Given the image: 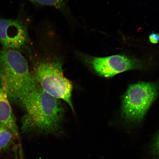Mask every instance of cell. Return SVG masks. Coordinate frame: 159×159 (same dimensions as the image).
Listing matches in <instances>:
<instances>
[{"label":"cell","instance_id":"obj_1","mask_svg":"<svg viewBox=\"0 0 159 159\" xmlns=\"http://www.w3.org/2000/svg\"><path fill=\"white\" fill-rule=\"evenodd\" d=\"M0 87L10 102L25 111L34 102L41 89L20 51L3 47L0 48Z\"/></svg>","mask_w":159,"mask_h":159},{"label":"cell","instance_id":"obj_2","mask_svg":"<svg viewBox=\"0 0 159 159\" xmlns=\"http://www.w3.org/2000/svg\"><path fill=\"white\" fill-rule=\"evenodd\" d=\"M65 109L61 101L41 89L34 102L22 119L23 132L59 134Z\"/></svg>","mask_w":159,"mask_h":159},{"label":"cell","instance_id":"obj_3","mask_svg":"<svg viewBox=\"0 0 159 159\" xmlns=\"http://www.w3.org/2000/svg\"><path fill=\"white\" fill-rule=\"evenodd\" d=\"M62 61L59 59H45L37 61L33 74L42 89L68 104L73 111L71 100L73 85L63 74Z\"/></svg>","mask_w":159,"mask_h":159},{"label":"cell","instance_id":"obj_4","mask_svg":"<svg viewBox=\"0 0 159 159\" xmlns=\"http://www.w3.org/2000/svg\"><path fill=\"white\" fill-rule=\"evenodd\" d=\"M156 83L141 82L129 86L122 99V116L127 122H140L157 97Z\"/></svg>","mask_w":159,"mask_h":159},{"label":"cell","instance_id":"obj_5","mask_svg":"<svg viewBox=\"0 0 159 159\" xmlns=\"http://www.w3.org/2000/svg\"><path fill=\"white\" fill-rule=\"evenodd\" d=\"M89 65L97 74L106 78L125 71L144 68V61L124 55L105 57H88Z\"/></svg>","mask_w":159,"mask_h":159},{"label":"cell","instance_id":"obj_6","mask_svg":"<svg viewBox=\"0 0 159 159\" xmlns=\"http://www.w3.org/2000/svg\"><path fill=\"white\" fill-rule=\"evenodd\" d=\"M29 41L26 27L21 21L0 19V43L3 48L20 51Z\"/></svg>","mask_w":159,"mask_h":159},{"label":"cell","instance_id":"obj_7","mask_svg":"<svg viewBox=\"0 0 159 159\" xmlns=\"http://www.w3.org/2000/svg\"><path fill=\"white\" fill-rule=\"evenodd\" d=\"M0 125L17 135L18 129L14 115L7 95L0 87Z\"/></svg>","mask_w":159,"mask_h":159},{"label":"cell","instance_id":"obj_8","mask_svg":"<svg viewBox=\"0 0 159 159\" xmlns=\"http://www.w3.org/2000/svg\"><path fill=\"white\" fill-rule=\"evenodd\" d=\"M13 134L8 129L0 125V152L5 150L11 144Z\"/></svg>","mask_w":159,"mask_h":159},{"label":"cell","instance_id":"obj_9","mask_svg":"<svg viewBox=\"0 0 159 159\" xmlns=\"http://www.w3.org/2000/svg\"><path fill=\"white\" fill-rule=\"evenodd\" d=\"M32 2L42 5L52 6L57 8H64L67 0H29Z\"/></svg>","mask_w":159,"mask_h":159},{"label":"cell","instance_id":"obj_10","mask_svg":"<svg viewBox=\"0 0 159 159\" xmlns=\"http://www.w3.org/2000/svg\"><path fill=\"white\" fill-rule=\"evenodd\" d=\"M150 150L151 154L154 157L159 159V132L151 143Z\"/></svg>","mask_w":159,"mask_h":159},{"label":"cell","instance_id":"obj_11","mask_svg":"<svg viewBox=\"0 0 159 159\" xmlns=\"http://www.w3.org/2000/svg\"><path fill=\"white\" fill-rule=\"evenodd\" d=\"M149 40L150 42L154 44H157L159 42V34L158 33H153L149 35Z\"/></svg>","mask_w":159,"mask_h":159}]
</instances>
